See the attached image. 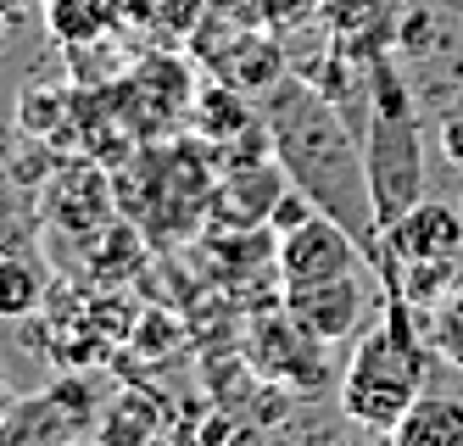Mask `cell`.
Instances as JSON below:
<instances>
[{
	"instance_id": "6da1fadb",
	"label": "cell",
	"mask_w": 463,
	"mask_h": 446,
	"mask_svg": "<svg viewBox=\"0 0 463 446\" xmlns=\"http://www.w3.org/2000/svg\"><path fill=\"white\" fill-rule=\"evenodd\" d=\"M262 123L274 134V157L290 174V185H302L329 218H341L369 257H385V234H380V213L369 195V167L352 151V134L341 128V118L318 100V90L307 84H274Z\"/></svg>"
},
{
	"instance_id": "7a4b0ae2",
	"label": "cell",
	"mask_w": 463,
	"mask_h": 446,
	"mask_svg": "<svg viewBox=\"0 0 463 446\" xmlns=\"http://www.w3.org/2000/svg\"><path fill=\"white\" fill-rule=\"evenodd\" d=\"M419 385H424V346L413 335V301L402 296L396 262L385 257V318L380 329L357 340V352L341 374V413L369 435H391L419 402Z\"/></svg>"
},
{
	"instance_id": "3957f363",
	"label": "cell",
	"mask_w": 463,
	"mask_h": 446,
	"mask_svg": "<svg viewBox=\"0 0 463 446\" xmlns=\"http://www.w3.org/2000/svg\"><path fill=\"white\" fill-rule=\"evenodd\" d=\"M374 79V107H369V146H363V167H369V195L380 213V234L402 218L419 190H424V157H419V118L408 107L402 84L385 62H369Z\"/></svg>"
},
{
	"instance_id": "277c9868",
	"label": "cell",
	"mask_w": 463,
	"mask_h": 446,
	"mask_svg": "<svg viewBox=\"0 0 463 446\" xmlns=\"http://www.w3.org/2000/svg\"><path fill=\"white\" fill-rule=\"evenodd\" d=\"M118 123L135 134V140H174V134L190 123V107H195V90H190V73L184 62L168 56V51H151L146 62L128 67V79H118L107 90Z\"/></svg>"
},
{
	"instance_id": "5b68a950",
	"label": "cell",
	"mask_w": 463,
	"mask_h": 446,
	"mask_svg": "<svg viewBox=\"0 0 463 446\" xmlns=\"http://www.w3.org/2000/svg\"><path fill=\"white\" fill-rule=\"evenodd\" d=\"M363 257H369V246L341 223L329 218L324 207L313 218H302L296 229L279 234V290L285 285H313V280H335V273H352L363 268Z\"/></svg>"
},
{
	"instance_id": "8992f818",
	"label": "cell",
	"mask_w": 463,
	"mask_h": 446,
	"mask_svg": "<svg viewBox=\"0 0 463 446\" xmlns=\"http://www.w3.org/2000/svg\"><path fill=\"white\" fill-rule=\"evenodd\" d=\"M285 313L313 329L324 346H335V340L357 335L363 329V313H369V290H363V273H335V280H313V285H285L279 290Z\"/></svg>"
},
{
	"instance_id": "52a82bcc",
	"label": "cell",
	"mask_w": 463,
	"mask_h": 446,
	"mask_svg": "<svg viewBox=\"0 0 463 446\" xmlns=\"http://www.w3.org/2000/svg\"><path fill=\"white\" fill-rule=\"evenodd\" d=\"M463 251V213L447 201H413V207L385 229V257L396 268H419V262H458Z\"/></svg>"
},
{
	"instance_id": "ba28073f",
	"label": "cell",
	"mask_w": 463,
	"mask_h": 446,
	"mask_svg": "<svg viewBox=\"0 0 463 446\" xmlns=\"http://www.w3.org/2000/svg\"><path fill=\"white\" fill-rule=\"evenodd\" d=\"M318 346H324V340L296 324L285 307H279V313H262L257 329H251V363L262 374H274V380H285V385H302V391L324 380Z\"/></svg>"
},
{
	"instance_id": "9c48e42d",
	"label": "cell",
	"mask_w": 463,
	"mask_h": 446,
	"mask_svg": "<svg viewBox=\"0 0 463 446\" xmlns=\"http://www.w3.org/2000/svg\"><path fill=\"white\" fill-rule=\"evenodd\" d=\"M95 17L135 51H168L195 23V0H95Z\"/></svg>"
},
{
	"instance_id": "30bf717a",
	"label": "cell",
	"mask_w": 463,
	"mask_h": 446,
	"mask_svg": "<svg viewBox=\"0 0 463 446\" xmlns=\"http://www.w3.org/2000/svg\"><path fill=\"white\" fill-rule=\"evenodd\" d=\"M396 446H463V396H419L402 424L391 430Z\"/></svg>"
},
{
	"instance_id": "8fae6325",
	"label": "cell",
	"mask_w": 463,
	"mask_h": 446,
	"mask_svg": "<svg viewBox=\"0 0 463 446\" xmlns=\"http://www.w3.org/2000/svg\"><path fill=\"white\" fill-rule=\"evenodd\" d=\"M156 430H162V402L140 396V391H123L101 419V441H146Z\"/></svg>"
},
{
	"instance_id": "7c38bea8",
	"label": "cell",
	"mask_w": 463,
	"mask_h": 446,
	"mask_svg": "<svg viewBox=\"0 0 463 446\" xmlns=\"http://www.w3.org/2000/svg\"><path fill=\"white\" fill-rule=\"evenodd\" d=\"M40 301H45L40 268L23 257H0V318H28L40 313Z\"/></svg>"
},
{
	"instance_id": "4fadbf2b",
	"label": "cell",
	"mask_w": 463,
	"mask_h": 446,
	"mask_svg": "<svg viewBox=\"0 0 463 446\" xmlns=\"http://www.w3.org/2000/svg\"><path fill=\"white\" fill-rule=\"evenodd\" d=\"M246 123V107H235V90L229 84H207L195 90V107H190V128H202L207 140H229Z\"/></svg>"
},
{
	"instance_id": "5bb4252c",
	"label": "cell",
	"mask_w": 463,
	"mask_h": 446,
	"mask_svg": "<svg viewBox=\"0 0 463 446\" xmlns=\"http://www.w3.org/2000/svg\"><path fill=\"white\" fill-rule=\"evenodd\" d=\"M430 340H436V352L447 357V363H458L463 368V285L452 280L447 285V296L430 307Z\"/></svg>"
},
{
	"instance_id": "9a60e30c",
	"label": "cell",
	"mask_w": 463,
	"mask_h": 446,
	"mask_svg": "<svg viewBox=\"0 0 463 446\" xmlns=\"http://www.w3.org/2000/svg\"><path fill=\"white\" fill-rule=\"evenodd\" d=\"M318 0H257V12H262V28H296L302 17H313Z\"/></svg>"
},
{
	"instance_id": "2e32d148",
	"label": "cell",
	"mask_w": 463,
	"mask_h": 446,
	"mask_svg": "<svg viewBox=\"0 0 463 446\" xmlns=\"http://www.w3.org/2000/svg\"><path fill=\"white\" fill-rule=\"evenodd\" d=\"M441 151L463 167V118H447V123H441Z\"/></svg>"
},
{
	"instance_id": "e0dca14e",
	"label": "cell",
	"mask_w": 463,
	"mask_h": 446,
	"mask_svg": "<svg viewBox=\"0 0 463 446\" xmlns=\"http://www.w3.org/2000/svg\"><path fill=\"white\" fill-rule=\"evenodd\" d=\"M23 12V0H0V23H6V17H17Z\"/></svg>"
}]
</instances>
